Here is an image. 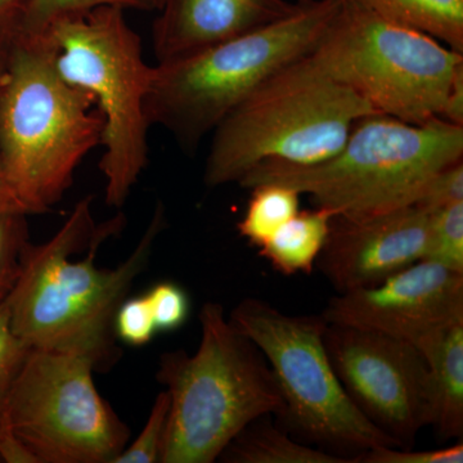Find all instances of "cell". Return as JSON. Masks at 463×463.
<instances>
[{
    "instance_id": "6da1fadb",
    "label": "cell",
    "mask_w": 463,
    "mask_h": 463,
    "mask_svg": "<svg viewBox=\"0 0 463 463\" xmlns=\"http://www.w3.org/2000/svg\"><path fill=\"white\" fill-rule=\"evenodd\" d=\"M90 203V197L79 201L47 242L26 243L5 304L12 328L27 347L87 355L97 370L105 371L118 356L116 312L147 267L155 241L165 228V210L158 203L127 260L102 269L96 264L100 245L120 231L124 219L118 215L97 225Z\"/></svg>"
},
{
    "instance_id": "7a4b0ae2",
    "label": "cell",
    "mask_w": 463,
    "mask_h": 463,
    "mask_svg": "<svg viewBox=\"0 0 463 463\" xmlns=\"http://www.w3.org/2000/svg\"><path fill=\"white\" fill-rule=\"evenodd\" d=\"M50 33H14L0 76V157L14 197L29 214L48 213L76 167L102 143L103 116L90 93L56 67Z\"/></svg>"
},
{
    "instance_id": "3957f363",
    "label": "cell",
    "mask_w": 463,
    "mask_h": 463,
    "mask_svg": "<svg viewBox=\"0 0 463 463\" xmlns=\"http://www.w3.org/2000/svg\"><path fill=\"white\" fill-rule=\"evenodd\" d=\"M194 354L161 355L169 416L160 463H213L249 423L285 412L281 390L259 347L237 330L222 304H203Z\"/></svg>"
},
{
    "instance_id": "277c9868",
    "label": "cell",
    "mask_w": 463,
    "mask_h": 463,
    "mask_svg": "<svg viewBox=\"0 0 463 463\" xmlns=\"http://www.w3.org/2000/svg\"><path fill=\"white\" fill-rule=\"evenodd\" d=\"M374 114L307 53L270 75L213 130L203 181L212 188L239 184L263 163H322L361 118Z\"/></svg>"
},
{
    "instance_id": "5b68a950",
    "label": "cell",
    "mask_w": 463,
    "mask_h": 463,
    "mask_svg": "<svg viewBox=\"0 0 463 463\" xmlns=\"http://www.w3.org/2000/svg\"><path fill=\"white\" fill-rule=\"evenodd\" d=\"M462 156L463 127L439 118L410 124L374 114L361 118L327 160L304 166L263 163L239 184L251 190L276 183L341 218H367L413 205L428 179Z\"/></svg>"
},
{
    "instance_id": "8992f818",
    "label": "cell",
    "mask_w": 463,
    "mask_h": 463,
    "mask_svg": "<svg viewBox=\"0 0 463 463\" xmlns=\"http://www.w3.org/2000/svg\"><path fill=\"white\" fill-rule=\"evenodd\" d=\"M343 0H297L288 16L152 67L146 116L187 151L283 66L310 53Z\"/></svg>"
},
{
    "instance_id": "52a82bcc",
    "label": "cell",
    "mask_w": 463,
    "mask_h": 463,
    "mask_svg": "<svg viewBox=\"0 0 463 463\" xmlns=\"http://www.w3.org/2000/svg\"><path fill=\"white\" fill-rule=\"evenodd\" d=\"M125 9L99 7L58 20L47 30L56 45V67L67 83L96 100L103 116L106 203L121 207L148 164L146 97L152 67Z\"/></svg>"
},
{
    "instance_id": "ba28073f",
    "label": "cell",
    "mask_w": 463,
    "mask_h": 463,
    "mask_svg": "<svg viewBox=\"0 0 463 463\" xmlns=\"http://www.w3.org/2000/svg\"><path fill=\"white\" fill-rule=\"evenodd\" d=\"M312 57L380 114L410 124L440 116L463 54L434 36L343 0Z\"/></svg>"
},
{
    "instance_id": "9c48e42d",
    "label": "cell",
    "mask_w": 463,
    "mask_h": 463,
    "mask_svg": "<svg viewBox=\"0 0 463 463\" xmlns=\"http://www.w3.org/2000/svg\"><path fill=\"white\" fill-rule=\"evenodd\" d=\"M230 321L259 347L281 390V426L298 440L356 463L377 447H399L359 412L332 368L322 316H289L272 304L246 298Z\"/></svg>"
},
{
    "instance_id": "30bf717a",
    "label": "cell",
    "mask_w": 463,
    "mask_h": 463,
    "mask_svg": "<svg viewBox=\"0 0 463 463\" xmlns=\"http://www.w3.org/2000/svg\"><path fill=\"white\" fill-rule=\"evenodd\" d=\"M90 356L30 349L8 401L12 434L33 463H114L130 429L96 388Z\"/></svg>"
},
{
    "instance_id": "8fae6325",
    "label": "cell",
    "mask_w": 463,
    "mask_h": 463,
    "mask_svg": "<svg viewBox=\"0 0 463 463\" xmlns=\"http://www.w3.org/2000/svg\"><path fill=\"white\" fill-rule=\"evenodd\" d=\"M326 350L341 385L365 419L399 448L429 426L428 362L408 341L328 325Z\"/></svg>"
},
{
    "instance_id": "7c38bea8",
    "label": "cell",
    "mask_w": 463,
    "mask_h": 463,
    "mask_svg": "<svg viewBox=\"0 0 463 463\" xmlns=\"http://www.w3.org/2000/svg\"><path fill=\"white\" fill-rule=\"evenodd\" d=\"M321 316L328 325L380 332L419 349L463 322V274L420 260L379 285L339 292Z\"/></svg>"
},
{
    "instance_id": "4fadbf2b",
    "label": "cell",
    "mask_w": 463,
    "mask_h": 463,
    "mask_svg": "<svg viewBox=\"0 0 463 463\" xmlns=\"http://www.w3.org/2000/svg\"><path fill=\"white\" fill-rule=\"evenodd\" d=\"M429 216L413 205L367 218L335 216L316 267L337 292L379 285L422 260Z\"/></svg>"
},
{
    "instance_id": "5bb4252c",
    "label": "cell",
    "mask_w": 463,
    "mask_h": 463,
    "mask_svg": "<svg viewBox=\"0 0 463 463\" xmlns=\"http://www.w3.org/2000/svg\"><path fill=\"white\" fill-rule=\"evenodd\" d=\"M288 0H163L152 32L157 63L255 32L294 11Z\"/></svg>"
},
{
    "instance_id": "9a60e30c",
    "label": "cell",
    "mask_w": 463,
    "mask_h": 463,
    "mask_svg": "<svg viewBox=\"0 0 463 463\" xmlns=\"http://www.w3.org/2000/svg\"><path fill=\"white\" fill-rule=\"evenodd\" d=\"M428 362L429 426L441 440L463 437V322L419 347Z\"/></svg>"
},
{
    "instance_id": "2e32d148",
    "label": "cell",
    "mask_w": 463,
    "mask_h": 463,
    "mask_svg": "<svg viewBox=\"0 0 463 463\" xmlns=\"http://www.w3.org/2000/svg\"><path fill=\"white\" fill-rule=\"evenodd\" d=\"M272 414L259 417L236 435L222 452L227 463H350L344 457L301 443Z\"/></svg>"
},
{
    "instance_id": "e0dca14e",
    "label": "cell",
    "mask_w": 463,
    "mask_h": 463,
    "mask_svg": "<svg viewBox=\"0 0 463 463\" xmlns=\"http://www.w3.org/2000/svg\"><path fill=\"white\" fill-rule=\"evenodd\" d=\"M335 216L334 212L325 207L298 210L259 249V255L283 276L312 273Z\"/></svg>"
},
{
    "instance_id": "ac0fdd59",
    "label": "cell",
    "mask_w": 463,
    "mask_h": 463,
    "mask_svg": "<svg viewBox=\"0 0 463 463\" xmlns=\"http://www.w3.org/2000/svg\"><path fill=\"white\" fill-rule=\"evenodd\" d=\"M373 14L434 36L463 54V0H352Z\"/></svg>"
},
{
    "instance_id": "d6986e66",
    "label": "cell",
    "mask_w": 463,
    "mask_h": 463,
    "mask_svg": "<svg viewBox=\"0 0 463 463\" xmlns=\"http://www.w3.org/2000/svg\"><path fill=\"white\" fill-rule=\"evenodd\" d=\"M300 194L286 185L265 183L251 188L245 215L237 224L241 237L260 249L298 212Z\"/></svg>"
},
{
    "instance_id": "ffe728a7",
    "label": "cell",
    "mask_w": 463,
    "mask_h": 463,
    "mask_svg": "<svg viewBox=\"0 0 463 463\" xmlns=\"http://www.w3.org/2000/svg\"><path fill=\"white\" fill-rule=\"evenodd\" d=\"M30 347L18 339L11 326L7 304H0V459L7 463H33L32 457L12 434L8 401L12 386Z\"/></svg>"
},
{
    "instance_id": "44dd1931",
    "label": "cell",
    "mask_w": 463,
    "mask_h": 463,
    "mask_svg": "<svg viewBox=\"0 0 463 463\" xmlns=\"http://www.w3.org/2000/svg\"><path fill=\"white\" fill-rule=\"evenodd\" d=\"M160 5L161 0H27L25 12L14 33L42 35L58 20L85 14L94 8L118 7L155 11Z\"/></svg>"
},
{
    "instance_id": "7402d4cb",
    "label": "cell",
    "mask_w": 463,
    "mask_h": 463,
    "mask_svg": "<svg viewBox=\"0 0 463 463\" xmlns=\"http://www.w3.org/2000/svg\"><path fill=\"white\" fill-rule=\"evenodd\" d=\"M422 260L463 274V201L429 216L428 239Z\"/></svg>"
},
{
    "instance_id": "603a6c76",
    "label": "cell",
    "mask_w": 463,
    "mask_h": 463,
    "mask_svg": "<svg viewBox=\"0 0 463 463\" xmlns=\"http://www.w3.org/2000/svg\"><path fill=\"white\" fill-rule=\"evenodd\" d=\"M26 216L17 210L0 212V304L16 283L21 255L30 241Z\"/></svg>"
},
{
    "instance_id": "cb8c5ba5",
    "label": "cell",
    "mask_w": 463,
    "mask_h": 463,
    "mask_svg": "<svg viewBox=\"0 0 463 463\" xmlns=\"http://www.w3.org/2000/svg\"><path fill=\"white\" fill-rule=\"evenodd\" d=\"M170 398L166 390L155 399L151 412L141 434L132 444H128L123 452L116 457L114 463H155L160 459L161 447L165 435Z\"/></svg>"
},
{
    "instance_id": "d4e9b609",
    "label": "cell",
    "mask_w": 463,
    "mask_h": 463,
    "mask_svg": "<svg viewBox=\"0 0 463 463\" xmlns=\"http://www.w3.org/2000/svg\"><path fill=\"white\" fill-rule=\"evenodd\" d=\"M146 298L157 331L178 330L190 316V298L178 283H157L149 289Z\"/></svg>"
},
{
    "instance_id": "484cf974",
    "label": "cell",
    "mask_w": 463,
    "mask_h": 463,
    "mask_svg": "<svg viewBox=\"0 0 463 463\" xmlns=\"http://www.w3.org/2000/svg\"><path fill=\"white\" fill-rule=\"evenodd\" d=\"M463 201V163L456 161L428 179L413 206L431 214Z\"/></svg>"
},
{
    "instance_id": "4316f807",
    "label": "cell",
    "mask_w": 463,
    "mask_h": 463,
    "mask_svg": "<svg viewBox=\"0 0 463 463\" xmlns=\"http://www.w3.org/2000/svg\"><path fill=\"white\" fill-rule=\"evenodd\" d=\"M115 336L132 346H143L156 334L154 316L146 295L125 298L114 319Z\"/></svg>"
},
{
    "instance_id": "83f0119b",
    "label": "cell",
    "mask_w": 463,
    "mask_h": 463,
    "mask_svg": "<svg viewBox=\"0 0 463 463\" xmlns=\"http://www.w3.org/2000/svg\"><path fill=\"white\" fill-rule=\"evenodd\" d=\"M463 444L432 450L377 447L356 458V463H462Z\"/></svg>"
},
{
    "instance_id": "f1b7e54d",
    "label": "cell",
    "mask_w": 463,
    "mask_h": 463,
    "mask_svg": "<svg viewBox=\"0 0 463 463\" xmlns=\"http://www.w3.org/2000/svg\"><path fill=\"white\" fill-rule=\"evenodd\" d=\"M439 118L463 127V65L457 70Z\"/></svg>"
},
{
    "instance_id": "f546056e",
    "label": "cell",
    "mask_w": 463,
    "mask_h": 463,
    "mask_svg": "<svg viewBox=\"0 0 463 463\" xmlns=\"http://www.w3.org/2000/svg\"><path fill=\"white\" fill-rule=\"evenodd\" d=\"M27 0H0V42H7L17 32Z\"/></svg>"
},
{
    "instance_id": "4dcf8cb0",
    "label": "cell",
    "mask_w": 463,
    "mask_h": 463,
    "mask_svg": "<svg viewBox=\"0 0 463 463\" xmlns=\"http://www.w3.org/2000/svg\"><path fill=\"white\" fill-rule=\"evenodd\" d=\"M5 43L0 42V76H2L3 67H5ZM5 210H17V212L25 213L9 187L5 169H3L2 157H0V212H5Z\"/></svg>"
},
{
    "instance_id": "1f68e13d",
    "label": "cell",
    "mask_w": 463,
    "mask_h": 463,
    "mask_svg": "<svg viewBox=\"0 0 463 463\" xmlns=\"http://www.w3.org/2000/svg\"><path fill=\"white\" fill-rule=\"evenodd\" d=\"M0 462H2V459H0Z\"/></svg>"
},
{
    "instance_id": "d6a6232c",
    "label": "cell",
    "mask_w": 463,
    "mask_h": 463,
    "mask_svg": "<svg viewBox=\"0 0 463 463\" xmlns=\"http://www.w3.org/2000/svg\"><path fill=\"white\" fill-rule=\"evenodd\" d=\"M161 2H163V0H161Z\"/></svg>"
}]
</instances>
